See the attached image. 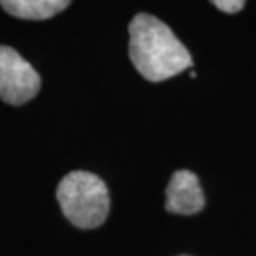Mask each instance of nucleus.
Returning a JSON list of instances; mask_svg holds the SVG:
<instances>
[{
    "label": "nucleus",
    "instance_id": "nucleus-1",
    "mask_svg": "<svg viewBox=\"0 0 256 256\" xmlns=\"http://www.w3.org/2000/svg\"><path fill=\"white\" fill-rule=\"evenodd\" d=\"M133 66L148 82L172 78L193 65L192 55L163 20L138 14L128 25Z\"/></svg>",
    "mask_w": 256,
    "mask_h": 256
},
{
    "label": "nucleus",
    "instance_id": "nucleus-2",
    "mask_svg": "<svg viewBox=\"0 0 256 256\" xmlns=\"http://www.w3.org/2000/svg\"><path fill=\"white\" fill-rule=\"evenodd\" d=\"M62 213L82 230L98 228L110 213V193L102 178L90 172L75 170L57 186Z\"/></svg>",
    "mask_w": 256,
    "mask_h": 256
},
{
    "label": "nucleus",
    "instance_id": "nucleus-3",
    "mask_svg": "<svg viewBox=\"0 0 256 256\" xmlns=\"http://www.w3.org/2000/svg\"><path fill=\"white\" fill-rule=\"evenodd\" d=\"M40 75L17 50L0 45V100L8 105H24L40 92Z\"/></svg>",
    "mask_w": 256,
    "mask_h": 256
},
{
    "label": "nucleus",
    "instance_id": "nucleus-4",
    "mask_svg": "<svg viewBox=\"0 0 256 256\" xmlns=\"http://www.w3.org/2000/svg\"><path fill=\"white\" fill-rule=\"evenodd\" d=\"M166 212L175 214H194L204 208V194L198 176L190 170H178L166 186Z\"/></svg>",
    "mask_w": 256,
    "mask_h": 256
},
{
    "label": "nucleus",
    "instance_id": "nucleus-5",
    "mask_svg": "<svg viewBox=\"0 0 256 256\" xmlns=\"http://www.w3.org/2000/svg\"><path fill=\"white\" fill-rule=\"evenodd\" d=\"M68 0H2L0 7L12 17L24 20H47L68 7Z\"/></svg>",
    "mask_w": 256,
    "mask_h": 256
},
{
    "label": "nucleus",
    "instance_id": "nucleus-6",
    "mask_svg": "<svg viewBox=\"0 0 256 256\" xmlns=\"http://www.w3.org/2000/svg\"><path fill=\"white\" fill-rule=\"evenodd\" d=\"M213 5L224 14H236L240 10H243L246 4L243 0H214Z\"/></svg>",
    "mask_w": 256,
    "mask_h": 256
},
{
    "label": "nucleus",
    "instance_id": "nucleus-7",
    "mask_svg": "<svg viewBox=\"0 0 256 256\" xmlns=\"http://www.w3.org/2000/svg\"><path fill=\"white\" fill-rule=\"evenodd\" d=\"M180 256H190V254H180Z\"/></svg>",
    "mask_w": 256,
    "mask_h": 256
}]
</instances>
